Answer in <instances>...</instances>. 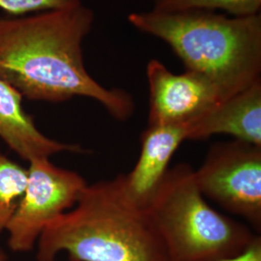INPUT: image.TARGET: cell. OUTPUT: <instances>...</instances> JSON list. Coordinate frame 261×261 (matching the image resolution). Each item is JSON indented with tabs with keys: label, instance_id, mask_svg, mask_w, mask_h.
<instances>
[{
	"label": "cell",
	"instance_id": "obj_2",
	"mask_svg": "<svg viewBox=\"0 0 261 261\" xmlns=\"http://www.w3.org/2000/svg\"><path fill=\"white\" fill-rule=\"evenodd\" d=\"M36 261H170L144 208L133 202L124 176L87 185L75 205L40 236Z\"/></svg>",
	"mask_w": 261,
	"mask_h": 261
},
{
	"label": "cell",
	"instance_id": "obj_3",
	"mask_svg": "<svg viewBox=\"0 0 261 261\" xmlns=\"http://www.w3.org/2000/svg\"><path fill=\"white\" fill-rule=\"evenodd\" d=\"M139 31L166 42L187 71L204 75L224 100L260 81L261 16L232 17L214 11L128 16Z\"/></svg>",
	"mask_w": 261,
	"mask_h": 261
},
{
	"label": "cell",
	"instance_id": "obj_7",
	"mask_svg": "<svg viewBox=\"0 0 261 261\" xmlns=\"http://www.w3.org/2000/svg\"><path fill=\"white\" fill-rule=\"evenodd\" d=\"M149 88L148 125H189L224 101L210 80L196 72L174 74L158 59L146 67Z\"/></svg>",
	"mask_w": 261,
	"mask_h": 261
},
{
	"label": "cell",
	"instance_id": "obj_14",
	"mask_svg": "<svg viewBox=\"0 0 261 261\" xmlns=\"http://www.w3.org/2000/svg\"><path fill=\"white\" fill-rule=\"evenodd\" d=\"M219 261H261V238L258 235L250 248L240 255Z\"/></svg>",
	"mask_w": 261,
	"mask_h": 261
},
{
	"label": "cell",
	"instance_id": "obj_5",
	"mask_svg": "<svg viewBox=\"0 0 261 261\" xmlns=\"http://www.w3.org/2000/svg\"><path fill=\"white\" fill-rule=\"evenodd\" d=\"M195 178L201 194L261 229V147L240 140L218 142Z\"/></svg>",
	"mask_w": 261,
	"mask_h": 261
},
{
	"label": "cell",
	"instance_id": "obj_12",
	"mask_svg": "<svg viewBox=\"0 0 261 261\" xmlns=\"http://www.w3.org/2000/svg\"><path fill=\"white\" fill-rule=\"evenodd\" d=\"M152 9L161 13L221 10L232 17L260 14L261 0H150Z\"/></svg>",
	"mask_w": 261,
	"mask_h": 261
},
{
	"label": "cell",
	"instance_id": "obj_9",
	"mask_svg": "<svg viewBox=\"0 0 261 261\" xmlns=\"http://www.w3.org/2000/svg\"><path fill=\"white\" fill-rule=\"evenodd\" d=\"M187 128L189 140L223 134L261 147V80L217 105Z\"/></svg>",
	"mask_w": 261,
	"mask_h": 261
},
{
	"label": "cell",
	"instance_id": "obj_4",
	"mask_svg": "<svg viewBox=\"0 0 261 261\" xmlns=\"http://www.w3.org/2000/svg\"><path fill=\"white\" fill-rule=\"evenodd\" d=\"M145 210L170 261H219L246 252L258 235L207 203L195 169L187 163L168 168Z\"/></svg>",
	"mask_w": 261,
	"mask_h": 261
},
{
	"label": "cell",
	"instance_id": "obj_8",
	"mask_svg": "<svg viewBox=\"0 0 261 261\" xmlns=\"http://www.w3.org/2000/svg\"><path fill=\"white\" fill-rule=\"evenodd\" d=\"M188 140L187 125H147L140 136V154L136 166L123 174L126 192L134 203L146 208L168 170L180 144Z\"/></svg>",
	"mask_w": 261,
	"mask_h": 261
},
{
	"label": "cell",
	"instance_id": "obj_10",
	"mask_svg": "<svg viewBox=\"0 0 261 261\" xmlns=\"http://www.w3.org/2000/svg\"><path fill=\"white\" fill-rule=\"evenodd\" d=\"M23 97L0 79V139L25 161L50 158L62 152L82 153L83 147L47 138L39 130L34 118L24 111Z\"/></svg>",
	"mask_w": 261,
	"mask_h": 261
},
{
	"label": "cell",
	"instance_id": "obj_15",
	"mask_svg": "<svg viewBox=\"0 0 261 261\" xmlns=\"http://www.w3.org/2000/svg\"><path fill=\"white\" fill-rule=\"evenodd\" d=\"M0 261H11L10 260L9 255L2 248H0Z\"/></svg>",
	"mask_w": 261,
	"mask_h": 261
},
{
	"label": "cell",
	"instance_id": "obj_1",
	"mask_svg": "<svg viewBox=\"0 0 261 261\" xmlns=\"http://www.w3.org/2000/svg\"><path fill=\"white\" fill-rule=\"evenodd\" d=\"M94 18L83 3L19 19L0 18V79L28 100L62 103L87 97L116 120H128L136 109L133 96L105 87L84 66L83 42Z\"/></svg>",
	"mask_w": 261,
	"mask_h": 261
},
{
	"label": "cell",
	"instance_id": "obj_6",
	"mask_svg": "<svg viewBox=\"0 0 261 261\" xmlns=\"http://www.w3.org/2000/svg\"><path fill=\"white\" fill-rule=\"evenodd\" d=\"M28 164L24 194L6 228L10 250L19 253L34 250L47 225L72 209L88 185L81 174L56 167L49 158Z\"/></svg>",
	"mask_w": 261,
	"mask_h": 261
},
{
	"label": "cell",
	"instance_id": "obj_11",
	"mask_svg": "<svg viewBox=\"0 0 261 261\" xmlns=\"http://www.w3.org/2000/svg\"><path fill=\"white\" fill-rule=\"evenodd\" d=\"M28 168L0 152V234L6 231L23 196Z\"/></svg>",
	"mask_w": 261,
	"mask_h": 261
},
{
	"label": "cell",
	"instance_id": "obj_13",
	"mask_svg": "<svg viewBox=\"0 0 261 261\" xmlns=\"http://www.w3.org/2000/svg\"><path fill=\"white\" fill-rule=\"evenodd\" d=\"M82 4L81 0H0V9L19 16L30 12L68 9Z\"/></svg>",
	"mask_w": 261,
	"mask_h": 261
}]
</instances>
